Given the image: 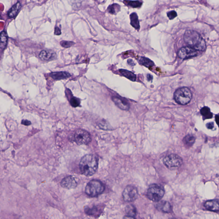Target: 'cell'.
Returning <instances> with one entry per match:
<instances>
[{"mask_svg":"<svg viewBox=\"0 0 219 219\" xmlns=\"http://www.w3.org/2000/svg\"><path fill=\"white\" fill-rule=\"evenodd\" d=\"M184 39L188 46L196 51L204 52L206 50L205 40L198 32L193 30H187L184 33Z\"/></svg>","mask_w":219,"mask_h":219,"instance_id":"6da1fadb","label":"cell"},{"mask_svg":"<svg viewBox=\"0 0 219 219\" xmlns=\"http://www.w3.org/2000/svg\"><path fill=\"white\" fill-rule=\"evenodd\" d=\"M98 160L96 156L89 154L83 156L80 161L79 167L80 171L86 176L93 175L98 169Z\"/></svg>","mask_w":219,"mask_h":219,"instance_id":"7a4b0ae2","label":"cell"},{"mask_svg":"<svg viewBox=\"0 0 219 219\" xmlns=\"http://www.w3.org/2000/svg\"><path fill=\"white\" fill-rule=\"evenodd\" d=\"M105 189L104 184L98 180H93L87 184L85 187V193L93 197L102 194Z\"/></svg>","mask_w":219,"mask_h":219,"instance_id":"3957f363","label":"cell"},{"mask_svg":"<svg viewBox=\"0 0 219 219\" xmlns=\"http://www.w3.org/2000/svg\"><path fill=\"white\" fill-rule=\"evenodd\" d=\"M192 94L191 91L186 87H181L177 89L174 94V98L178 104L186 105L191 101Z\"/></svg>","mask_w":219,"mask_h":219,"instance_id":"277c9868","label":"cell"},{"mask_svg":"<svg viewBox=\"0 0 219 219\" xmlns=\"http://www.w3.org/2000/svg\"><path fill=\"white\" fill-rule=\"evenodd\" d=\"M165 193V190L162 186L157 184H151L149 187L147 192L148 199L153 202H159Z\"/></svg>","mask_w":219,"mask_h":219,"instance_id":"5b68a950","label":"cell"},{"mask_svg":"<svg viewBox=\"0 0 219 219\" xmlns=\"http://www.w3.org/2000/svg\"><path fill=\"white\" fill-rule=\"evenodd\" d=\"M164 164L166 167L170 170L178 168L182 164V159L176 154H170L164 159Z\"/></svg>","mask_w":219,"mask_h":219,"instance_id":"8992f818","label":"cell"},{"mask_svg":"<svg viewBox=\"0 0 219 219\" xmlns=\"http://www.w3.org/2000/svg\"><path fill=\"white\" fill-rule=\"evenodd\" d=\"M74 141L78 145H87L91 142V138L90 133L86 131L78 129L74 135Z\"/></svg>","mask_w":219,"mask_h":219,"instance_id":"52a82bcc","label":"cell"},{"mask_svg":"<svg viewBox=\"0 0 219 219\" xmlns=\"http://www.w3.org/2000/svg\"><path fill=\"white\" fill-rule=\"evenodd\" d=\"M138 192L136 187L128 185L125 187L122 192L123 200L126 202H132L136 200L138 197Z\"/></svg>","mask_w":219,"mask_h":219,"instance_id":"ba28073f","label":"cell"},{"mask_svg":"<svg viewBox=\"0 0 219 219\" xmlns=\"http://www.w3.org/2000/svg\"><path fill=\"white\" fill-rule=\"evenodd\" d=\"M197 54L196 50L189 46H185L180 49L178 55L180 58L186 59L196 56Z\"/></svg>","mask_w":219,"mask_h":219,"instance_id":"9c48e42d","label":"cell"},{"mask_svg":"<svg viewBox=\"0 0 219 219\" xmlns=\"http://www.w3.org/2000/svg\"><path fill=\"white\" fill-rule=\"evenodd\" d=\"M61 186L66 189H71L75 188L77 185L75 178L68 176L64 178L61 182Z\"/></svg>","mask_w":219,"mask_h":219,"instance_id":"30bf717a","label":"cell"},{"mask_svg":"<svg viewBox=\"0 0 219 219\" xmlns=\"http://www.w3.org/2000/svg\"><path fill=\"white\" fill-rule=\"evenodd\" d=\"M57 54L53 51L50 50H43L39 54L40 59L44 61H50L55 59Z\"/></svg>","mask_w":219,"mask_h":219,"instance_id":"8fae6325","label":"cell"},{"mask_svg":"<svg viewBox=\"0 0 219 219\" xmlns=\"http://www.w3.org/2000/svg\"><path fill=\"white\" fill-rule=\"evenodd\" d=\"M156 208L160 212L164 213H171L172 211L171 206L167 201H160L156 204Z\"/></svg>","mask_w":219,"mask_h":219,"instance_id":"7c38bea8","label":"cell"},{"mask_svg":"<svg viewBox=\"0 0 219 219\" xmlns=\"http://www.w3.org/2000/svg\"><path fill=\"white\" fill-rule=\"evenodd\" d=\"M112 100L117 106L121 109L124 111H128L129 109V104L124 100L117 97H113Z\"/></svg>","mask_w":219,"mask_h":219,"instance_id":"4fadbf2b","label":"cell"},{"mask_svg":"<svg viewBox=\"0 0 219 219\" xmlns=\"http://www.w3.org/2000/svg\"><path fill=\"white\" fill-rule=\"evenodd\" d=\"M204 206L207 210L212 212L219 211V201L217 200H209L206 201Z\"/></svg>","mask_w":219,"mask_h":219,"instance_id":"5bb4252c","label":"cell"},{"mask_svg":"<svg viewBox=\"0 0 219 219\" xmlns=\"http://www.w3.org/2000/svg\"><path fill=\"white\" fill-rule=\"evenodd\" d=\"M50 76L54 80H60L70 77L71 74L66 72H57L50 73Z\"/></svg>","mask_w":219,"mask_h":219,"instance_id":"9a60e30c","label":"cell"},{"mask_svg":"<svg viewBox=\"0 0 219 219\" xmlns=\"http://www.w3.org/2000/svg\"><path fill=\"white\" fill-rule=\"evenodd\" d=\"M21 7V4L18 1L9 10L8 12V15L10 18H14L17 15Z\"/></svg>","mask_w":219,"mask_h":219,"instance_id":"2e32d148","label":"cell"},{"mask_svg":"<svg viewBox=\"0 0 219 219\" xmlns=\"http://www.w3.org/2000/svg\"><path fill=\"white\" fill-rule=\"evenodd\" d=\"M131 20V24L132 27L135 28L137 30H139L140 28L139 22L137 15L135 13H131L130 15Z\"/></svg>","mask_w":219,"mask_h":219,"instance_id":"e0dca14e","label":"cell"},{"mask_svg":"<svg viewBox=\"0 0 219 219\" xmlns=\"http://www.w3.org/2000/svg\"><path fill=\"white\" fill-rule=\"evenodd\" d=\"M196 140V137L192 134H188L184 138L183 143L187 147H190L193 145Z\"/></svg>","mask_w":219,"mask_h":219,"instance_id":"ac0fdd59","label":"cell"},{"mask_svg":"<svg viewBox=\"0 0 219 219\" xmlns=\"http://www.w3.org/2000/svg\"><path fill=\"white\" fill-rule=\"evenodd\" d=\"M119 72L123 76L125 77L128 79L132 81H135L136 80V75L133 72L125 69H119Z\"/></svg>","mask_w":219,"mask_h":219,"instance_id":"d6986e66","label":"cell"},{"mask_svg":"<svg viewBox=\"0 0 219 219\" xmlns=\"http://www.w3.org/2000/svg\"><path fill=\"white\" fill-rule=\"evenodd\" d=\"M200 113L204 119H210L213 117L212 113L209 107H204L200 110Z\"/></svg>","mask_w":219,"mask_h":219,"instance_id":"ffe728a7","label":"cell"},{"mask_svg":"<svg viewBox=\"0 0 219 219\" xmlns=\"http://www.w3.org/2000/svg\"><path fill=\"white\" fill-rule=\"evenodd\" d=\"M1 43L0 48L4 49L7 46L8 42V35L7 32L4 30L2 31L1 33Z\"/></svg>","mask_w":219,"mask_h":219,"instance_id":"44dd1931","label":"cell"},{"mask_svg":"<svg viewBox=\"0 0 219 219\" xmlns=\"http://www.w3.org/2000/svg\"><path fill=\"white\" fill-rule=\"evenodd\" d=\"M85 212L87 215H89L97 216L100 215L101 212L97 207H94L92 208L86 207L85 209Z\"/></svg>","mask_w":219,"mask_h":219,"instance_id":"7402d4cb","label":"cell"},{"mask_svg":"<svg viewBox=\"0 0 219 219\" xmlns=\"http://www.w3.org/2000/svg\"><path fill=\"white\" fill-rule=\"evenodd\" d=\"M139 63L148 68H151L154 66V62L151 60L144 57H141L139 60Z\"/></svg>","mask_w":219,"mask_h":219,"instance_id":"603a6c76","label":"cell"},{"mask_svg":"<svg viewBox=\"0 0 219 219\" xmlns=\"http://www.w3.org/2000/svg\"><path fill=\"white\" fill-rule=\"evenodd\" d=\"M125 212L127 215L135 217L136 215V208L133 205H128L125 207Z\"/></svg>","mask_w":219,"mask_h":219,"instance_id":"cb8c5ba5","label":"cell"},{"mask_svg":"<svg viewBox=\"0 0 219 219\" xmlns=\"http://www.w3.org/2000/svg\"><path fill=\"white\" fill-rule=\"evenodd\" d=\"M108 11L110 13L114 14H116L117 12H118L120 10V6L119 5L117 4H113L111 5H110L108 9Z\"/></svg>","mask_w":219,"mask_h":219,"instance_id":"d4e9b609","label":"cell"},{"mask_svg":"<svg viewBox=\"0 0 219 219\" xmlns=\"http://www.w3.org/2000/svg\"><path fill=\"white\" fill-rule=\"evenodd\" d=\"M124 2L125 4H127L130 6L134 8L139 7L142 5V4L139 1H124Z\"/></svg>","mask_w":219,"mask_h":219,"instance_id":"484cf974","label":"cell"},{"mask_svg":"<svg viewBox=\"0 0 219 219\" xmlns=\"http://www.w3.org/2000/svg\"><path fill=\"white\" fill-rule=\"evenodd\" d=\"M60 44L64 48H69L73 46L74 43L72 41H62L60 42Z\"/></svg>","mask_w":219,"mask_h":219,"instance_id":"4316f807","label":"cell"},{"mask_svg":"<svg viewBox=\"0 0 219 219\" xmlns=\"http://www.w3.org/2000/svg\"><path fill=\"white\" fill-rule=\"evenodd\" d=\"M70 103L72 107L74 108L78 107L80 104V100L76 97H73L70 100Z\"/></svg>","mask_w":219,"mask_h":219,"instance_id":"83f0119b","label":"cell"},{"mask_svg":"<svg viewBox=\"0 0 219 219\" xmlns=\"http://www.w3.org/2000/svg\"><path fill=\"white\" fill-rule=\"evenodd\" d=\"M167 16L169 18L170 20L174 19L177 16V14L176 12L174 10L171 11L167 13Z\"/></svg>","mask_w":219,"mask_h":219,"instance_id":"f1b7e54d","label":"cell"},{"mask_svg":"<svg viewBox=\"0 0 219 219\" xmlns=\"http://www.w3.org/2000/svg\"><path fill=\"white\" fill-rule=\"evenodd\" d=\"M54 33L56 35H60L61 34V31L60 29L58 27H55V33Z\"/></svg>","mask_w":219,"mask_h":219,"instance_id":"f546056e","label":"cell"},{"mask_svg":"<svg viewBox=\"0 0 219 219\" xmlns=\"http://www.w3.org/2000/svg\"><path fill=\"white\" fill-rule=\"evenodd\" d=\"M206 127L207 128L209 129H213V128L214 127V124L213 122H209L206 125Z\"/></svg>","mask_w":219,"mask_h":219,"instance_id":"4dcf8cb0","label":"cell"},{"mask_svg":"<svg viewBox=\"0 0 219 219\" xmlns=\"http://www.w3.org/2000/svg\"><path fill=\"white\" fill-rule=\"evenodd\" d=\"M21 123L25 125H29L31 124L29 121L27 120H23L22 121Z\"/></svg>","mask_w":219,"mask_h":219,"instance_id":"1f68e13d","label":"cell"},{"mask_svg":"<svg viewBox=\"0 0 219 219\" xmlns=\"http://www.w3.org/2000/svg\"><path fill=\"white\" fill-rule=\"evenodd\" d=\"M215 118L216 123H217L218 126L219 127V114L216 115L215 117Z\"/></svg>","mask_w":219,"mask_h":219,"instance_id":"d6a6232c","label":"cell"},{"mask_svg":"<svg viewBox=\"0 0 219 219\" xmlns=\"http://www.w3.org/2000/svg\"><path fill=\"white\" fill-rule=\"evenodd\" d=\"M123 219H136L135 217L126 215L124 217Z\"/></svg>","mask_w":219,"mask_h":219,"instance_id":"836d02e7","label":"cell"},{"mask_svg":"<svg viewBox=\"0 0 219 219\" xmlns=\"http://www.w3.org/2000/svg\"><path fill=\"white\" fill-rule=\"evenodd\" d=\"M147 79H148V80H149V81H150V80H153V77L152 76V75H151V74H147Z\"/></svg>","mask_w":219,"mask_h":219,"instance_id":"e575fe53","label":"cell"},{"mask_svg":"<svg viewBox=\"0 0 219 219\" xmlns=\"http://www.w3.org/2000/svg\"><path fill=\"white\" fill-rule=\"evenodd\" d=\"M175 219V218H173V219Z\"/></svg>","mask_w":219,"mask_h":219,"instance_id":"d590c367","label":"cell"}]
</instances>
